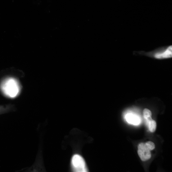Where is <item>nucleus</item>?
<instances>
[{"mask_svg":"<svg viewBox=\"0 0 172 172\" xmlns=\"http://www.w3.org/2000/svg\"><path fill=\"white\" fill-rule=\"evenodd\" d=\"M137 153L140 159L143 161L150 160L151 157V151L145 143H140L138 145Z\"/></svg>","mask_w":172,"mask_h":172,"instance_id":"20e7f679","label":"nucleus"},{"mask_svg":"<svg viewBox=\"0 0 172 172\" xmlns=\"http://www.w3.org/2000/svg\"><path fill=\"white\" fill-rule=\"evenodd\" d=\"M147 123L149 130L150 132L152 133L154 132L157 128V123L156 121L152 119Z\"/></svg>","mask_w":172,"mask_h":172,"instance_id":"0eeeda50","label":"nucleus"},{"mask_svg":"<svg viewBox=\"0 0 172 172\" xmlns=\"http://www.w3.org/2000/svg\"><path fill=\"white\" fill-rule=\"evenodd\" d=\"M147 56L157 60H165L172 57V45L162 47L153 51L146 53Z\"/></svg>","mask_w":172,"mask_h":172,"instance_id":"f03ea898","label":"nucleus"},{"mask_svg":"<svg viewBox=\"0 0 172 172\" xmlns=\"http://www.w3.org/2000/svg\"><path fill=\"white\" fill-rule=\"evenodd\" d=\"M71 165L72 170L76 172L88 171L85 162L83 158L78 154H75L72 157Z\"/></svg>","mask_w":172,"mask_h":172,"instance_id":"7ed1b4c3","label":"nucleus"},{"mask_svg":"<svg viewBox=\"0 0 172 172\" xmlns=\"http://www.w3.org/2000/svg\"><path fill=\"white\" fill-rule=\"evenodd\" d=\"M143 115L144 118L146 120L147 123L152 120L151 112L148 109H144L143 111Z\"/></svg>","mask_w":172,"mask_h":172,"instance_id":"423d86ee","label":"nucleus"},{"mask_svg":"<svg viewBox=\"0 0 172 172\" xmlns=\"http://www.w3.org/2000/svg\"><path fill=\"white\" fill-rule=\"evenodd\" d=\"M126 120L129 123L134 125H137L139 123V120L136 116L132 114H129L126 116Z\"/></svg>","mask_w":172,"mask_h":172,"instance_id":"39448f33","label":"nucleus"},{"mask_svg":"<svg viewBox=\"0 0 172 172\" xmlns=\"http://www.w3.org/2000/svg\"><path fill=\"white\" fill-rule=\"evenodd\" d=\"M1 89L6 96L11 98L16 97L20 91L18 82L12 78H8L4 81L1 85Z\"/></svg>","mask_w":172,"mask_h":172,"instance_id":"f257e3e1","label":"nucleus"}]
</instances>
